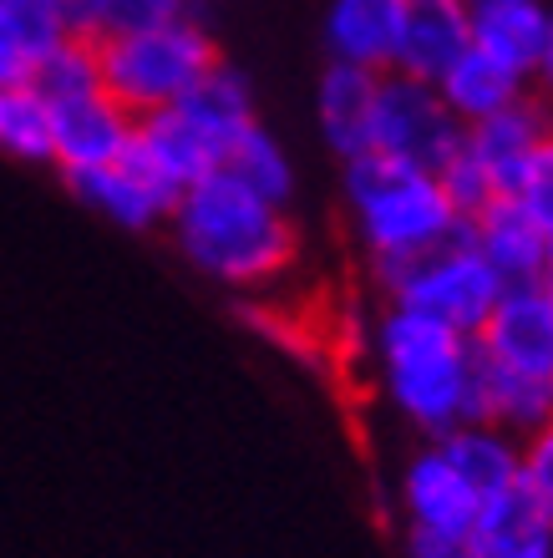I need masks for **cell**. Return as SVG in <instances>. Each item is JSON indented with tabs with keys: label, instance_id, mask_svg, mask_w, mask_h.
<instances>
[{
	"label": "cell",
	"instance_id": "1",
	"mask_svg": "<svg viewBox=\"0 0 553 558\" xmlns=\"http://www.w3.org/2000/svg\"><path fill=\"white\" fill-rule=\"evenodd\" d=\"M371 366L381 401L417 441H437L478 416V345L426 310L396 300L376 310Z\"/></svg>",
	"mask_w": 553,
	"mask_h": 558
},
{
	"label": "cell",
	"instance_id": "2",
	"mask_svg": "<svg viewBox=\"0 0 553 558\" xmlns=\"http://www.w3.org/2000/svg\"><path fill=\"white\" fill-rule=\"evenodd\" d=\"M168 234L199 275L229 290H269L300 259V229L290 208L264 204L224 168L178 193Z\"/></svg>",
	"mask_w": 553,
	"mask_h": 558
},
{
	"label": "cell",
	"instance_id": "3",
	"mask_svg": "<svg viewBox=\"0 0 553 558\" xmlns=\"http://www.w3.org/2000/svg\"><path fill=\"white\" fill-rule=\"evenodd\" d=\"M340 204L350 239L361 244L371 269L401 265L462 234V214L452 208L442 178L392 153H361L340 162Z\"/></svg>",
	"mask_w": 553,
	"mask_h": 558
},
{
	"label": "cell",
	"instance_id": "4",
	"mask_svg": "<svg viewBox=\"0 0 553 558\" xmlns=\"http://www.w3.org/2000/svg\"><path fill=\"white\" fill-rule=\"evenodd\" d=\"M219 61H224L219 41H214V31L199 21V11L178 15L168 26L97 41L103 92L128 118H147V112H163V107L183 102Z\"/></svg>",
	"mask_w": 553,
	"mask_h": 558
},
{
	"label": "cell",
	"instance_id": "5",
	"mask_svg": "<svg viewBox=\"0 0 553 558\" xmlns=\"http://www.w3.org/2000/svg\"><path fill=\"white\" fill-rule=\"evenodd\" d=\"M371 275H376L386 300L426 310V315L447 320L452 330H462V336H478L482 320L493 315L497 294H503V279H497L493 265L472 250L467 234H452L447 244H437V250L411 254L401 265L371 269Z\"/></svg>",
	"mask_w": 553,
	"mask_h": 558
},
{
	"label": "cell",
	"instance_id": "6",
	"mask_svg": "<svg viewBox=\"0 0 553 558\" xmlns=\"http://www.w3.org/2000/svg\"><path fill=\"white\" fill-rule=\"evenodd\" d=\"M462 147V122L447 112L432 82L381 72L376 118H371V153L407 158L426 173H442L447 158Z\"/></svg>",
	"mask_w": 553,
	"mask_h": 558
},
{
	"label": "cell",
	"instance_id": "7",
	"mask_svg": "<svg viewBox=\"0 0 553 558\" xmlns=\"http://www.w3.org/2000/svg\"><path fill=\"white\" fill-rule=\"evenodd\" d=\"M472 345H478L482 366L553 386V284L549 279L503 284L493 315L482 320Z\"/></svg>",
	"mask_w": 553,
	"mask_h": 558
},
{
	"label": "cell",
	"instance_id": "8",
	"mask_svg": "<svg viewBox=\"0 0 553 558\" xmlns=\"http://www.w3.org/2000/svg\"><path fill=\"white\" fill-rule=\"evenodd\" d=\"M478 493L467 487V477L447 462L437 441H417L401 468H396V508L401 523L437 533H467V523L478 518Z\"/></svg>",
	"mask_w": 553,
	"mask_h": 558
},
{
	"label": "cell",
	"instance_id": "9",
	"mask_svg": "<svg viewBox=\"0 0 553 558\" xmlns=\"http://www.w3.org/2000/svg\"><path fill=\"white\" fill-rule=\"evenodd\" d=\"M67 183H72V193L82 204H92L97 214L122 223V229H158V223H168V214L178 204V193L132 153V143L122 158L103 162V168L67 173Z\"/></svg>",
	"mask_w": 553,
	"mask_h": 558
},
{
	"label": "cell",
	"instance_id": "10",
	"mask_svg": "<svg viewBox=\"0 0 553 558\" xmlns=\"http://www.w3.org/2000/svg\"><path fill=\"white\" fill-rule=\"evenodd\" d=\"M132 122L137 118H128L107 92H87V97L51 102V162H61V173L103 168V162L128 153Z\"/></svg>",
	"mask_w": 553,
	"mask_h": 558
},
{
	"label": "cell",
	"instance_id": "11",
	"mask_svg": "<svg viewBox=\"0 0 553 558\" xmlns=\"http://www.w3.org/2000/svg\"><path fill=\"white\" fill-rule=\"evenodd\" d=\"M549 133H553V102H543L539 92H528V97H518V102L493 112V118L467 122L462 147L467 158L482 168V178L493 183V193H508L518 168L528 162V153Z\"/></svg>",
	"mask_w": 553,
	"mask_h": 558
},
{
	"label": "cell",
	"instance_id": "12",
	"mask_svg": "<svg viewBox=\"0 0 553 558\" xmlns=\"http://www.w3.org/2000/svg\"><path fill=\"white\" fill-rule=\"evenodd\" d=\"M132 153L173 193L193 189L208 173H219V162H224V147L183 107H163V112H147V118L132 122Z\"/></svg>",
	"mask_w": 553,
	"mask_h": 558
},
{
	"label": "cell",
	"instance_id": "13",
	"mask_svg": "<svg viewBox=\"0 0 553 558\" xmlns=\"http://www.w3.org/2000/svg\"><path fill=\"white\" fill-rule=\"evenodd\" d=\"M407 0H325L321 41L325 61H346L365 72H392Z\"/></svg>",
	"mask_w": 553,
	"mask_h": 558
},
{
	"label": "cell",
	"instance_id": "14",
	"mask_svg": "<svg viewBox=\"0 0 553 558\" xmlns=\"http://www.w3.org/2000/svg\"><path fill=\"white\" fill-rule=\"evenodd\" d=\"M472 46V21H467V0H407L401 15V36H396V76H417L437 87L442 72Z\"/></svg>",
	"mask_w": 553,
	"mask_h": 558
},
{
	"label": "cell",
	"instance_id": "15",
	"mask_svg": "<svg viewBox=\"0 0 553 558\" xmlns=\"http://www.w3.org/2000/svg\"><path fill=\"white\" fill-rule=\"evenodd\" d=\"M467 554L472 558H553V518L543 513L524 483L497 487L478 502V518L467 523Z\"/></svg>",
	"mask_w": 553,
	"mask_h": 558
},
{
	"label": "cell",
	"instance_id": "16",
	"mask_svg": "<svg viewBox=\"0 0 553 558\" xmlns=\"http://www.w3.org/2000/svg\"><path fill=\"white\" fill-rule=\"evenodd\" d=\"M376 87H381V72L346 66V61H325V72L315 76V128H321V143L340 162L371 153Z\"/></svg>",
	"mask_w": 553,
	"mask_h": 558
},
{
	"label": "cell",
	"instance_id": "17",
	"mask_svg": "<svg viewBox=\"0 0 553 558\" xmlns=\"http://www.w3.org/2000/svg\"><path fill=\"white\" fill-rule=\"evenodd\" d=\"M462 234L472 239V250L493 265L503 284H524V279H543V259H549V234L513 204L508 193H497L488 204L462 219Z\"/></svg>",
	"mask_w": 553,
	"mask_h": 558
},
{
	"label": "cell",
	"instance_id": "18",
	"mask_svg": "<svg viewBox=\"0 0 553 558\" xmlns=\"http://www.w3.org/2000/svg\"><path fill=\"white\" fill-rule=\"evenodd\" d=\"M472 46L533 82L549 36V0H467Z\"/></svg>",
	"mask_w": 553,
	"mask_h": 558
},
{
	"label": "cell",
	"instance_id": "19",
	"mask_svg": "<svg viewBox=\"0 0 553 558\" xmlns=\"http://www.w3.org/2000/svg\"><path fill=\"white\" fill-rule=\"evenodd\" d=\"M528 92H533L528 76H518L513 66H503V61L488 57V51H478V46H467L437 82V97L447 102V112L462 122V128L467 122L493 118V112L513 107L518 97H528Z\"/></svg>",
	"mask_w": 553,
	"mask_h": 558
},
{
	"label": "cell",
	"instance_id": "20",
	"mask_svg": "<svg viewBox=\"0 0 553 558\" xmlns=\"http://www.w3.org/2000/svg\"><path fill=\"white\" fill-rule=\"evenodd\" d=\"M437 447L447 452V462L462 472L467 487H472L478 498H488V493H497V487H513V483H518L524 437L503 432L497 422H482V416H472V422L452 426L447 437H437Z\"/></svg>",
	"mask_w": 553,
	"mask_h": 558
},
{
	"label": "cell",
	"instance_id": "21",
	"mask_svg": "<svg viewBox=\"0 0 553 558\" xmlns=\"http://www.w3.org/2000/svg\"><path fill=\"white\" fill-rule=\"evenodd\" d=\"M67 15V31L82 41H112V36H132V31L168 26L178 15L193 11V0H57Z\"/></svg>",
	"mask_w": 553,
	"mask_h": 558
},
{
	"label": "cell",
	"instance_id": "22",
	"mask_svg": "<svg viewBox=\"0 0 553 558\" xmlns=\"http://www.w3.org/2000/svg\"><path fill=\"white\" fill-rule=\"evenodd\" d=\"M173 107H183V112H189V118L199 122L224 153H229V143L244 133L249 122H260V112H254V87H249L244 72H233L229 61H219V66H214V72H208L204 82Z\"/></svg>",
	"mask_w": 553,
	"mask_h": 558
},
{
	"label": "cell",
	"instance_id": "23",
	"mask_svg": "<svg viewBox=\"0 0 553 558\" xmlns=\"http://www.w3.org/2000/svg\"><path fill=\"white\" fill-rule=\"evenodd\" d=\"M219 168L229 178H239L249 193H260L264 204L290 208V198H294V162H290V153H285V143H279L264 122H249L244 133L233 137Z\"/></svg>",
	"mask_w": 553,
	"mask_h": 558
},
{
	"label": "cell",
	"instance_id": "24",
	"mask_svg": "<svg viewBox=\"0 0 553 558\" xmlns=\"http://www.w3.org/2000/svg\"><path fill=\"white\" fill-rule=\"evenodd\" d=\"M478 416L482 422H497L513 437H528L543 422H553V386L478 361Z\"/></svg>",
	"mask_w": 553,
	"mask_h": 558
},
{
	"label": "cell",
	"instance_id": "25",
	"mask_svg": "<svg viewBox=\"0 0 553 558\" xmlns=\"http://www.w3.org/2000/svg\"><path fill=\"white\" fill-rule=\"evenodd\" d=\"M0 153L26 162H51V102L31 82L0 87Z\"/></svg>",
	"mask_w": 553,
	"mask_h": 558
},
{
	"label": "cell",
	"instance_id": "26",
	"mask_svg": "<svg viewBox=\"0 0 553 558\" xmlns=\"http://www.w3.org/2000/svg\"><path fill=\"white\" fill-rule=\"evenodd\" d=\"M31 87L41 92L46 102H67V97H87L103 92V72H97V46L82 36H67L57 51H46L31 72Z\"/></svg>",
	"mask_w": 553,
	"mask_h": 558
},
{
	"label": "cell",
	"instance_id": "27",
	"mask_svg": "<svg viewBox=\"0 0 553 558\" xmlns=\"http://www.w3.org/2000/svg\"><path fill=\"white\" fill-rule=\"evenodd\" d=\"M0 15L15 26V36H21V46L31 51V61H41L46 51H57V46L72 36L57 0H0ZM31 72H36V66H31Z\"/></svg>",
	"mask_w": 553,
	"mask_h": 558
},
{
	"label": "cell",
	"instance_id": "28",
	"mask_svg": "<svg viewBox=\"0 0 553 558\" xmlns=\"http://www.w3.org/2000/svg\"><path fill=\"white\" fill-rule=\"evenodd\" d=\"M508 198L553 239V133L528 153V162L518 168V178H513Z\"/></svg>",
	"mask_w": 553,
	"mask_h": 558
},
{
	"label": "cell",
	"instance_id": "29",
	"mask_svg": "<svg viewBox=\"0 0 553 558\" xmlns=\"http://www.w3.org/2000/svg\"><path fill=\"white\" fill-rule=\"evenodd\" d=\"M518 483L533 493L543 513L553 518V422H543L539 432L524 437V462H518Z\"/></svg>",
	"mask_w": 553,
	"mask_h": 558
},
{
	"label": "cell",
	"instance_id": "30",
	"mask_svg": "<svg viewBox=\"0 0 553 558\" xmlns=\"http://www.w3.org/2000/svg\"><path fill=\"white\" fill-rule=\"evenodd\" d=\"M396 554L401 558H472L467 554V533H437V529H417V523H401Z\"/></svg>",
	"mask_w": 553,
	"mask_h": 558
},
{
	"label": "cell",
	"instance_id": "31",
	"mask_svg": "<svg viewBox=\"0 0 553 558\" xmlns=\"http://www.w3.org/2000/svg\"><path fill=\"white\" fill-rule=\"evenodd\" d=\"M31 66H36L31 51L21 46V36H15L11 21L0 15V87H5V82H31Z\"/></svg>",
	"mask_w": 553,
	"mask_h": 558
},
{
	"label": "cell",
	"instance_id": "32",
	"mask_svg": "<svg viewBox=\"0 0 553 558\" xmlns=\"http://www.w3.org/2000/svg\"><path fill=\"white\" fill-rule=\"evenodd\" d=\"M533 92L543 102H553V0H549V36H543V57L533 66Z\"/></svg>",
	"mask_w": 553,
	"mask_h": 558
},
{
	"label": "cell",
	"instance_id": "33",
	"mask_svg": "<svg viewBox=\"0 0 553 558\" xmlns=\"http://www.w3.org/2000/svg\"><path fill=\"white\" fill-rule=\"evenodd\" d=\"M543 279L553 284V239H549V259H543Z\"/></svg>",
	"mask_w": 553,
	"mask_h": 558
}]
</instances>
